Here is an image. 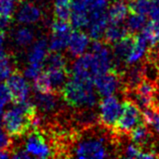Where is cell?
I'll list each match as a JSON object with an SVG mask.
<instances>
[{
    "instance_id": "cell-1",
    "label": "cell",
    "mask_w": 159,
    "mask_h": 159,
    "mask_svg": "<svg viewBox=\"0 0 159 159\" xmlns=\"http://www.w3.org/2000/svg\"><path fill=\"white\" fill-rule=\"evenodd\" d=\"M70 156L78 158L119 157V135L101 125H91L75 141Z\"/></svg>"
},
{
    "instance_id": "cell-2",
    "label": "cell",
    "mask_w": 159,
    "mask_h": 159,
    "mask_svg": "<svg viewBox=\"0 0 159 159\" xmlns=\"http://www.w3.org/2000/svg\"><path fill=\"white\" fill-rule=\"evenodd\" d=\"M37 114V108L31 100L27 99L3 114L2 125L4 130L10 137H20L27 135L32 130L31 120Z\"/></svg>"
},
{
    "instance_id": "cell-3",
    "label": "cell",
    "mask_w": 159,
    "mask_h": 159,
    "mask_svg": "<svg viewBox=\"0 0 159 159\" xmlns=\"http://www.w3.org/2000/svg\"><path fill=\"white\" fill-rule=\"evenodd\" d=\"M61 97L68 105L77 109H93L97 104V91L94 83L70 76L61 90Z\"/></svg>"
},
{
    "instance_id": "cell-4",
    "label": "cell",
    "mask_w": 159,
    "mask_h": 159,
    "mask_svg": "<svg viewBox=\"0 0 159 159\" xmlns=\"http://www.w3.org/2000/svg\"><path fill=\"white\" fill-rule=\"evenodd\" d=\"M143 122V113L140 106L134 100L126 98L122 103L121 114L112 130L118 135H128Z\"/></svg>"
},
{
    "instance_id": "cell-5",
    "label": "cell",
    "mask_w": 159,
    "mask_h": 159,
    "mask_svg": "<svg viewBox=\"0 0 159 159\" xmlns=\"http://www.w3.org/2000/svg\"><path fill=\"white\" fill-rule=\"evenodd\" d=\"M70 75L72 77L94 83V80L100 76L98 62L94 53H83L82 56L78 57L72 66Z\"/></svg>"
},
{
    "instance_id": "cell-6",
    "label": "cell",
    "mask_w": 159,
    "mask_h": 159,
    "mask_svg": "<svg viewBox=\"0 0 159 159\" xmlns=\"http://www.w3.org/2000/svg\"><path fill=\"white\" fill-rule=\"evenodd\" d=\"M134 100L141 109L155 106L159 104L158 83L148 78H143L133 91ZM131 94V95H132Z\"/></svg>"
},
{
    "instance_id": "cell-7",
    "label": "cell",
    "mask_w": 159,
    "mask_h": 159,
    "mask_svg": "<svg viewBox=\"0 0 159 159\" xmlns=\"http://www.w3.org/2000/svg\"><path fill=\"white\" fill-rule=\"evenodd\" d=\"M128 138L136 147L141 149L142 151L157 154V134L153 132L151 128L145 122L138 125L135 129H133L128 134Z\"/></svg>"
},
{
    "instance_id": "cell-8",
    "label": "cell",
    "mask_w": 159,
    "mask_h": 159,
    "mask_svg": "<svg viewBox=\"0 0 159 159\" xmlns=\"http://www.w3.org/2000/svg\"><path fill=\"white\" fill-rule=\"evenodd\" d=\"M122 110V105L116 96H107L99 102V122L103 126L113 129Z\"/></svg>"
},
{
    "instance_id": "cell-9",
    "label": "cell",
    "mask_w": 159,
    "mask_h": 159,
    "mask_svg": "<svg viewBox=\"0 0 159 159\" xmlns=\"http://www.w3.org/2000/svg\"><path fill=\"white\" fill-rule=\"evenodd\" d=\"M122 74L123 72H119L116 69H111L107 73L98 76L94 80V86L97 94L101 97H107L121 91Z\"/></svg>"
},
{
    "instance_id": "cell-10",
    "label": "cell",
    "mask_w": 159,
    "mask_h": 159,
    "mask_svg": "<svg viewBox=\"0 0 159 159\" xmlns=\"http://www.w3.org/2000/svg\"><path fill=\"white\" fill-rule=\"evenodd\" d=\"M73 26L70 22L56 19L52 23V34L48 41V48L51 52H61L68 47Z\"/></svg>"
},
{
    "instance_id": "cell-11",
    "label": "cell",
    "mask_w": 159,
    "mask_h": 159,
    "mask_svg": "<svg viewBox=\"0 0 159 159\" xmlns=\"http://www.w3.org/2000/svg\"><path fill=\"white\" fill-rule=\"evenodd\" d=\"M6 84L10 89L12 95V102L14 104H19L26 101L30 93V86L25 80V77L19 70H14L7 78Z\"/></svg>"
},
{
    "instance_id": "cell-12",
    "label": "cell",
    "mask_w": 159,
    "mask_h": 159,
    "mask_svg": "<svg viewBox=\"0 0 159 159\" xmlns=\"http://www.w3.org/2000/svg\"><path fill=\"white\" fill-rule=\"evenodd\" d=\"M25 150L31 156L47 158L53 156L52 150L40 132L35 130L29 131L25 141Z\"/></svg>"
},
{
    "instance_id": "cell-13",
    "label": "cell",
    "mask_w": 159,
    "mask_h": 159,
    "mask_svg": "<svg viewBox=\"0 0 159 159\" xmlns=\"http://www.w3.org/2000/svg\"><path fill=\"white\" fill-rule=\"evenodd\" d=\"M108 23L109 18L107 8L89 11V23L87 28L90 39L92 40H102Z\"/></svg>"
},
{
    "instance_id": "cell-14",
    "label": "cell",
    "mask_w": 159,
    "mask_h": 159,
    "mask_svg": "<svg viewBox=\"0 0 159 159\" xmlns=\"http://www.w3.org/2000/svg\"><path fill=\"white\" fill-rule=\"evenodd\" d=\"M90 36L81 29H76L73 30L70 34L69 43H68V52L72 57H78L85 53L87 48L90 44Z\"/></svg>"
},
{
    "instance_id": "cell-15",
    "label": "cell",
    "mask_w": 159,
    "mask_h": 159,
    "mask_svg": "<svg viewBox=\"0 0 159 159\" xmlns=\"http://www.w3.org/2000/svg\"><path fill=\"white\" fill-rule=\"evenodd\" d=\"M43 18V13L35 4L30 2L23 3L16 12V19L22 24H34Z\"/></svg>"
},
{
    "instance_id": "cell-16",
    "label": "cell",
    "mask_w": 159,
    "mask_h": 159,
    "mask_svg": "<svg viewBox=\"0 0 159 159\" xmlns=\"http://www.w3.org/2000/svg\"><path fill=\"white\" fill-rule=\"evenodd\" d=\"M129 13L127 0H114L107 7L109 22L123 23Z\"/></svg>"
},
{
    "instance_id": "cell-17",
    "label": "cell",
    "mask_w": 159,
    "mask_h": 159,
    "mask_svg": "<svg viewBox=\"0 0 159 159\" xmlns=\"http://www.w3.org/2000/svg\"><path fill=\"white\" fill-rule=\"evenodd\" d=\"M34 102L37 110L43 113H51L58 107V93L51 92V93H39L36 92Z\"/></svg>"
},
{
    "instance_id": "cell-18",
    "label": "cell",
    "mask_w": 159,
    "mask_h": 159,
    "mask_svg": "<svg viewBox=\"0 0 159 159\" xmlns=\"http://www.w3.org/2000/svg\"><path fill=\"white\" fill-rule=\"evenodd\" d=\"M148 48H149L148 43L146 41L143 35L138 32L135 33V34H134V43H133L131 52L127 57L126 65L130 66L141 61L142 58L145 57Z\"/></svg>"
},
{
    "instance_id": "cell-19",
    "label": "cell",
    "mask_w": 159,
    "mask_h": 159,
    "mask_svg": "<svg viewBox=\"0 0 159 159\" xmlns=\"http://www.w3.org/2000/svg\"><path fill=\"white\" fill-rule=\"evenodd\" d=\"M129 32L130 31L128 30L126 25H124V23L109 22L105 29V32H104L102 40L111 47L113 43H115L116 41L123 39Z\"/></svg>"
},
{
    "instance_id": "cell-20",
    "label": "cell",
    "mask_w": 159,
    "mask_h": 159,
    "mask_svg": "<svg viewBox=\"0 0 159 159\" xmlns=\"http://www.w3.org/2000/svg\"><path fill=\"white\" fill-rule=\"evenodd\" d=\"M48 43L45 39H40L35 41L28 52V62L43 65L45 57L48 54Z\"/></svg>"
},
{
    "instance_id": "cell-21",
    "label": "cell",
    "mask_w": 159,
    "mask_h": 159,
    "mask_svg": "<svg viewBox=\"0 0 159 159\" xmlns=\"http://www.w3.org/2000/svg\"><path fill=\"white\" fill-rule=\"evenodd\" d=\"M73 0H54L53 13L56 19L70 21L72 15Z\"/></svg>"
},
{
    "instance_id": "cell-22",
    "label": "cell",
    "mask_w": 159,
    "mask_h": 159,
    "mask_svg": "<svg viewBox=\"0 0 159 159\" xmlns=\"http://www.w3.org/2000/svg\"><path fill=\"white\" fill-rule=\"evenodd\" d=\"M44 69H68V60L60 52L48 53L43 61Z\"/></svg>"
},
{
    "instance_id": "cell-23",
    "label": "cell",
    "mask_w": 159,
    "mask_h": 159,
    "mask_svg": "<svg viewBox=\"0 0 159 159\" xmlns=\"http://www.w3.org/2000/svg\"><path fill=\"white\" fill-rule=\"evenodd\" d=\"M148 22V15L130 13L126 18V26L132 33H137L144 28Z\"/></svg>"
},
{
    "instance_id": "cell-24",
    "label": "cell",
    "mask_w": 159,
    "mask_h": 159,
    "mask_svg": "<svg viewBox=\"0 0 159 159\" xmlns=\"http://www.w3.org/2000/svg\"><path fill=\"white\" fill-rule=\"evenodd\" d=\"M13 39L17 45L25 48L28 47L34 39V33L28 27H20L15 30Z\"/></svg>"
},
{
    "instance_id": "cell-25",
    "label": "cell",
    "mask_w": 159,
    "mask_h": 159,
    "mask_svg": "<svg viewBox=\"0 0 159 159\" xmlns=\"http://www.w3.org/2000/svg\"><path fill=\"white\" fill-rule=\"evenodd\" d=\"M129 13L149 15L151 0H127Z\"/></svg>"
},
{
    "instance_id": "cell-26",
    "label": "cell",
    "mask_w": 159,
    "mask_h": 159,
    "mask_svg": "<svg viewBox=\"0 0 159 159\" xmlns=\"http://www.w3.org/2000/svg\"><path fill=\"white\" fill-rule=\"evenodd\" d=\"M33 89L35 90V92H39V93H51V92H53L51 83H49V80L48 78V75L45 74L44 70H43V73L39 77H36L33 80Z\"/></svg>"
},
{
    "instance_id": "cell-27",
    "label": "cell",
    "mask_w": 159,
    "mask_h": 159,
    "mask_svg": "<svg viewBox=\"0 0 159 159\" xmlns=\"http://www.w3.org/2000/svg\"><path fill=\"white\" fill-rule=\"evenodd\" d=\"M14 72L13 61L11 57L5 54L4 57H0V83L6 80L10 75Z\"/></svg>"
},
{
    "instance_id": "cell-28",
    "label": "cell",
    "mask_w": 159,
    "mask_h": 159,
    "mask_svg": "<svg viewBox=\"0 0 159 159\" xmlns=\"http://www.w3.org/2000/svg\"><path fill=\"white\" fill-rule=\"evenodd\" d=\"M44 70L43 65L40 64H29V66L24 70V77L29 80H34L36 77L43 73Z\"/></svg>"
},
{
    "instance_id": "cell-29",
    "label": "cell",
    "mask_w": 159,
    "mask_h": 159,
    "mask_svg": "<svg viewBox=\"0 0 159 159\" xmlns=\"http://www.w3.org/2000/svg\"><path fill=\"white\" fill-rule=\"evenodd\" d=\"M13 11L14 4L12 0H0V15L11 18Z\"/></svg>"
},
{
    "instance_id": "cell-30",
    "label": "cell",
    "mask_w": 159,
    "mask_h": 159,
    "mask_svg": "<svg viewBox=\"0 0 159 159\" xmlns=\"http://www.w3.org/2000/svg\"><path fill=\"white\" fill-rule=\"evenodd\" d=\"M12 102V95L6 83H0V104L2 106Z\"/></svg>"
},
{
    "instance_id": "cell-31",
    "label": "cell",
    "mask_w": 159,
    "mask_h": 159,
    "mask_svg": "<svg viewBox=\"0 0 159 159\" xmlns=\"http://www.w3.org/2000/svg\"><path fill=\"white\" fill-rule=\"evenodd\" d=\"M12 141L5 130L0 129V149H10Z\"/></svg>"
},
{
    "instance_id": "cell-32",
    "label": "cell",
    "mask_w": 159,
    "mask_h": 159,
    "mask_svg": "<svg viewBox=\"0 0 159 159\" xmlns=\"http://www.w3.org/2000/svg\"><path fill=\"white\" fill-rule=\"evenodd\" d=\"M149 16L152 20H159V0H151Z\"/></svg>"
},
{
    "instance_id": "cell-33",
    "label": "cell",
    "mask_w": 159,
    "mask_h": 159,
    "mask_svg": "<svg viewBox=\"0 0 159 159\" xmlns=\"http://www.w3.org/2000/svg\"><path fill=\"white\" fill-rule=\"evenodd\" d=\"M11 157L12 158H24V159H26V158H30L31 155L29 154L25 149L22 150V149H19V150H15V151L13 152H11Z\"/></svg>"
},
{
    "instance_id": "cell-34",
    "label": "cell",
    "mask_w": 159,
    "mask_h": 159,
    "mask_svg": "<svg viewBox=\"0 0 159 159\" xmlns=\"http://www.w3.org/2000/svg\"><path fill=\"white\" fill-rule=\"evenodd\" d=\"M10 17H6V16L0 15V32H5L7 27L9 26L10 23Z\"/></svg>"
},
{
    "instance_id": "cell-35",
    "label": "cell",
    "mask_w": 159,
    "mask_h": 159,
    "mask_svg": "<svg viewBox=\"0 0 159 159\" xmlns=\"http://www.w3.org/2000/svg\"><path fill=\"white\" fill-rule=\"evenodd\" d=\"M4 43H5V32H0V57L5 56V49H4Z\"/></svg>"
},
{
    "instance_id": "cell-36",
    "label": "cell",
    "mask_w": 159,
    "mask_h": 159,
    "mask_svg": "<svg viewBox=\"0 0 159 159\" xmlns=\"http://www.w3.org/2000/svg\"><path fill=\"white\" fill-rule=\"evenodd\" d=\"M11 157V150L9 149H0V159Z\"/></svg>"
},
{
    "instance_id": "cell-37",
    "label": "cell",
    "mask_w": 159,
    "mask_h": 159,
    "mask_svg": "<svg viewBox=\"0 0 159 159\" xmlns=\"http://www.w3.org/2000/svg\"><path fill=\"white\" fill-rule=\"evenodd\" d=\"M3 106L0 104V122H1V120H2V117H3Z\"/></svg>"
},
{
    "instance_id": "cell-38",
    "label": "cell",
    "mask_w": 159,
    "mask_h": 159,
    "mask_svg": "<svg viewBox=\"0 0 159 159\" xmlns=\"http://www.w3.org/2000/svg\"><path fill=\"white\" fill-rule=\"evenodd\" d=\"M13 2H22V1H24V0H12Z\"/></svg>"
},
{
    "instance_id": "cell-39",
    "label": "cell",
    "mask_w": 159,
    "mask_h": 159,
    "mask_svg": "<svg viewBox=\"0 0 159 159\" xmlns=\"http://www.w3.org/2000/svg\"><path fill=\"white\" fill-rule=\"evenodd\" d=\"M158 97H159V81H158Z\"/></svg>"
},
{
    "instance_id": "cell-40",
    "label": "cell",
    "mask_w": 159,
    "mask_h": 159,
    "mask_svg": "<svg viewBox=\"0 0 159 159\" xmlns=\"http://www.w3.org/2000/svg\"><path fill=\"white\" fill-rule=\"evenodd\" d=\"M156 152H157V154H158V156H159V147H158V150H157V151H156Z\"/></svg>"
}]
</instances>
